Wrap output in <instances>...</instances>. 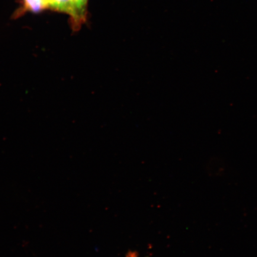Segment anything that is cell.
<instances>
[{
  "label": "cell",
  "instance_id": "277c9868",
  "mask_svg": "<svg viewBox=\"0 0 257 257\" xmlns=\"http://www.w3.org/2000/svg\"><path fill=\"white\" fill-rule=\"evenodd\" d=\"M46 2H47V3H48V6H49V8H50V6H49V0H46Z\"/></svg>",
  "mask_w": 257,
  "mask_h": 257
},
{
  "label": "cell",
  "instance_id": "3957f363",
  "mask_svg": "<svg viewBox=\"0 0 257 257\" xmlns=\"http://www.w3.org/2000/svg\"><path fill=\"white\" fill-rule=\"evenodd\" d=\"M75 3L77 15H78V25L85 21L86 8L88 0H73Z\"/></svg>",
  "mask_w": 257,
  "mask_h": 257
},
{
  "label": "cell",
  "instance_id": "7a4b0ae2",
  "mask_svg": "<svg viewBox=\"0 0 257 257\" xmlns=\"http://www.w3.org/2000/svg\"><path fill=\"white\" fill-rule=\"evenodd\" d=\"M26 9L33 12H39L49 8L46 0H24Z\"/></svg>",
  "mask_w": 257,
  "mask_h": 257
},
{
  "label": "cell",
  "instance_id": "6da1fadb",
  "mask_svg": "<svg viewBox=\"0 0 257 257\" xmlns=\"http://www.w3.org/2000/svg\"><path fill=\"white\" fill-rule=\"evenodd\" d=\"M50 8L67 13L72 16L76 25H78V15L73 0H49Z\"/></svg>",
  "mask_w": 257,
  "mask_h": 257
}]
</instances>
